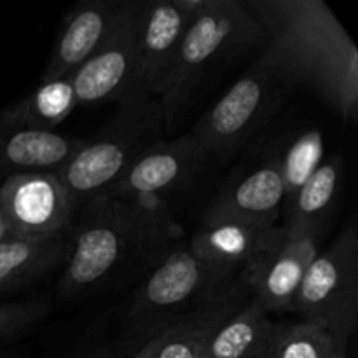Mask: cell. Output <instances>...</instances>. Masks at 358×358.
<instances>
[{
    "mask_svg": "<svg viewBox=\"0 0 358 358\" xmlns=\"http://www.w3.org/2000/svg\"><path fill=\"white\" fill-rule=\"evenodd\" d=\"M325 231H292L275 226L266 247L241 271L240 280L268 311H290L308 266Z\"/></svg>",
    "mask_w": 358,
    "mask_h": 358,
    "instance_id": "cell-9",
    "label": "cell"
},
{
    "mask_svg": "<svg viewBox=\"0 0 358 358\" xmlns=\"http://www.w3.org/2000/svg\"><path fill=\"white\" fill-rule=\"evenodd\" d=\"M45 299L24 303H0V343L10 341L37 325L48 315Z\"/></svg>",
    "mask_w": 358,
    "mask_h": 358,
    "instance_id": "cell-24",
    "label": "cell"
},
{
    "mask_svg": "<svg viewBox=\"0 0 358 358\" xmlns=\"http://www.w3.org/2000/svg\"><path fill=\"white\" fill-rule=\"evenodd\" d=\"M163 210L145 199L101 194L86 203L79 227L70 238V252L59 290L79 296L112 275L131 254L154 248L164 238Z\"/></svg>",
    "mask_w": 358,
    "mask_h": 358,
    "instance_id": "cell-2",
    "label": "cell"
},
{
    "mask_svg": "<svg viewBox=\"0 0 358 358\" xmlns=\"http://www.w3.org/2000/svg\"><path fill=\"white\" fill-rule=\"evenodd\" d=\"M70 252L66 233L51 236H10L0 241V294L30 285L55 269Z\"/></svg>",
    "mask_w": 358,
    "mask_h": 358,
    "instance_id": "cell-18",
    "label": "cell"
},
{
    "mask_svg": "<svg viewBox=\"0 0 358 358\" xmlns=\"http://www.w3.org/2000/svg\"><path fill=\"white\" fill-rule=\"evenodd\" d=\"M275 226L247 222V220H212L201 222V227L191 238L192 254L208 268L231 280L241 275L252 259L266 247Z\"/></svg>",
    "mask_w": 358,
    "mask_h": 358,
    "instance_id": "cell-15",
    "label": "cell"
},
{
    "mask_svg": "<svg viewBox=\"0 0 358 358\" xmlns=\"http://www.w3.org/2000/svg\"><path fill=\"white\" fill-rule=\"evenodd\" d=\"M77 105L72 77H65L42 83L34 93L3 108L0 119L37 131H55Z\"/></svg>",
    "mask_w": 358,
    "mask_h": 358,
    "instance_id": "cell-20",
    "label": "cell"
},
{
    "mask_svg": "<svg viewBox=\"0 0 358 358\" xmlns=\"http://www.w3.org/2000/svg\"><path fill=\"white\" fill-rule=\"evenodd\" d=\"M292 87L273 63L259 56L189 133L210 159H229L278 110Z\"/></svg>",
    "mask_w": 358,
    "mask_h": 358,
    "instance_id": "cell-6",
    "label": "cell"
},
{
    "mask_svg": "<svg viewBox=\"0 0 358 358\" xmlns=\"http://www.w3.org/2000/svg\"><path fill=\"white\" fill-rule=\"evenodd\" d=\"M192 17L182 0L140 2L135 100L159 96Z\"/></svg>",
    "mask_w": 358,
    "mask_h": 358,
    "instance_id": "cell-12",
    "label": "cell"
},
{
    "mask_svg": "<svg viewBox=\"0 0 358 358\" xmlns=\"http://www.w3.org/2000/svg\"><path fill=\"white\" fill-rule=\"evenodd\" d=\"M290 311L332 336L339 350L355 329L358 313V236L355 226L308 266Z\"/></svg>",
    "mask_w": 358,
    "mask_h": 358,
    "instance_id": "cell-7",
    "label": "cell"
},
{
    "mask_svg": "<svg viewBox=\"0 0 358 358\" xmlns=\"http://www.w3.org/2000/svg\"><path fill=\"white\" fill-rule=\"evenodd\" d=\"M336 353L345 352L339 350L329 332L318 325L299 322L275 324L262 358H331Z\"/></svg>",
    "mask_w": 358,
    "mask_h": 358,
    "instance_id": "cell-21",
    "label": "cell"
},
{
    "mask_svg": "<svg viewBox=\"0 0 358 358\" xmlns=\"http://www.w3.org/2000/svg\"><path fill=\"white\" fill-rule=\"evenodd\" d=\"M331 358H346L345 353H336V355H332Z\"/></svg>",
    "mask_w": 358,
    "mask_h": 358,
    "instance_id": "cell-28",
    "label": "cell"
},
{
    "mask_svg": "<svg viewBox=\"0 0 358 358\" xmlns=\"http://www.w3.org/2000/svg\"><path fill=\"white\" fill-rule=\"evenodd\" d=\"M264 31L240 0H208L185 30L173 65L157 96L166 131L175 128L203 84L254 48H262Z\"/></svg>",
    "mask_w": 358,
    "mask_h": 358,
    "instance_id": "cell-3",
    "label": "cell"
},
{
    "mask_svg": "<svg viewBox=\"0 0 358 358\" xmlns=\"http://www.w3.org/2000/svg\"><path fill=\"white\" fill-rule=\"evenodd\" d=\"M252 297L248 303L220 315L208 325L203 339L205 358H259L271 338L275 322Z\"/></svg>",
    "mask_w": 358,
    "mask_h": 358,
    "instance_id": "cell-17",
    "label": "cell"
},
{
    "mask_svg": "<svg viewBox=\"0 0 358 358\" xmlns=\"http://www.w3.org/2000/svg\"><path fill=\"white\" fill-rule=\"evenodd\" d=\"M164 133L166 126L157 98L126 101L55 173L77 208L110 191L147 150L164 140Z\"/></svg>",
    "mask_w": 358,
    "mask_h": 358,
    "instance_id": "cell-5",
    "label": "cell"
},
{
    "mask_svg": "<svg viewBox=\"0 0 358 358\" xmlns=\"http://www.w3.org/2000/svg\"><path fill=\"white\" fill-rule=\"evenodd\" d=\"M264 31L261 56L339 112L358 114V49L324 0H247Z\"/></svg>",
    "mask_w": 358,
    "mask_h": 358,
    "instance_id": "cell-1",
    "label": "cell"
},
{
    "mask_svg": "<svg viewBox=\"0 0 358 358\" xmlns=\"http://www.w3.org/2000/svg\"><path fill=\"white\" fill-rule=\"evenodd\" d=\"M229 282L199 261L189 247L173 248L136 292L129 327L142 338L143 346L166 329L215 317L240 303L238 289Z\"/></svg>",
    "mask_w": 358,
    "mask_h": 358,
    "instance_id": "cell-4",
    "label": "cell"
},
{
    "mask_svg": "<svg viewBox=\"0 0 358 358\" xmlns=\"http://www.w3.org/2000/svg\"><path fill=\"white\" fill-rule=\"evenodd\" d=\"M10 236H16L13 231V227H10L9 220L6 219V215H3V212L0 210V241L6 240V238H10Z\"/></svg>",
    "mask_w": 358,
    "mask_h": 358,
    "instance_id": "cell-25",
    "label": "cell"
},
{
    "mask_svg": "<svg viewBox=\"0 0 358 358\" xmlns=\"http://www.w3.org/2000/svg\"><path fill=\"white\" fill-rule=\"evenodd\" d=\"M86 358H115V357H114V353L110 352V350L100 348V350H96V352L91 353V355H87Z\"/></svg>",
    "mask_w": 358,
    "mask_h": 358,
    "instance_id": "cell-27",
    "label": "cell"
},
{
    "mask_svg": "<svg viewBox=\"0 0 358 358\" xmlns=\"http://www.w3.org/2000/svg\"><path fill=\"white\" fill-rule=\"evenodd\" d=\"M285 203L280 150L269 152L255 166L240 171L212 199L203 213V222L247 220L273 227Z\"/></svg>",
    "mask_w": 358,
    "mask_h": 358,
    "instance_id": "cell-13",
    "label": "cell"
},
{
    "mask_svg": "<svg viewBox=\"0 0 358 358\" xmlns=\"http://www.w3.org/2000/svg\"><path fill=\"white\" fill-rule=\"evenodd\" d=\"M208 159L210 156L191 133L173 140H161L105 194L121 199L163 198L166 192L191 182Z\"/></svg>",
    "mask_w": 358,
    "mask_h": 358,
    "instance_id": "cell-11",
    "label": "cell"
},
{
    "mask_svg": "<svg viewBox=\"0 0 358 358\" xmlns=\"http://www.w3.org/2000/svg\"><path fill=\"white\" fill-rule=\"evenodd\" d=\"M138 34L140 2L122 0L108 37L72 76L77 103L135 101Z\"/></svg>",
    "mask_w": 358,
    "mask_h": 358,
    "instance_id": "cell-8",
    "label": "cell"
},
{
    "mask_svg": "<svg viewBox=\"0 0 358 358\" xmlns=\"http://www.w3.org/2000/svg\"><path fill=\"white\" fill-rule=\"evenodd\" d=\"M240 304L241 303L233 304V306L217 313L215 317L206 318L203 322L178 325V327L166 329V331L156 334L150 341H147L152 348L154 358H205L203 339H205V332L208 325L213 324L220 315L240 306Z\"/></svg>",
    "mask_w": 358,
    "mask_h": 358,
    "instance_id": "cell-23",
    "label": "cell"
},
{
    "mask_svg": "<svg viewBox=\"0 0 358 358\" xmlns=\"http://www.w3.org/2000/svg\"><path fill=\"white\" fill-rule=\"evenodd\" d=\"M128 358H154L152 348H150L149 343H145V345H143L142 348L136 350V352L133 353V355H129Z\"/></svg>",
    "mask_w": 358,
    "mask_h": 358,
    "instance_id": "cell-26",
    "label": "cell"
},
{
    "mask_svg": "<svg viewBox=\"0 0 358 358\" xmlns=\"http://www.w3.org/2000/svg\"><path fill=\"white\" fill-rule=\"evenodd\" d=\"M346 161L341 154L329 157L306 184L283 205L287 229L325 231L345 185Z\"/></svg>",
    "mask_w": 358,
    "mask_h": 358,
    "instance_id": "cell-19",
    "label": "cell"
},
{
    "mask_svg": "<svg viewBox=\"0 0 358 358\" xmlns=\"http://www.w3.org/2000/svg\"><path fill=\"white\" fill-rule=\"evenodd\" d=\"M0 358H2V357H0Z\"/></svg>",
    "mask_w": 358,
    "mask_h": 358,
    "instance_id": "cell-30",
    "label": "cell"
},
{
    "mask_svg": "<svg viewBox=\"0 0 358 358\" xmlns=\"http://www.w3.org/2000/svg\"><path fill=\"white\" fill-rule=\"evenodd\" d=\"M0 210L16 236H51L69 233L76 206L55 171H38L3 180Z\"/></svg>",
    "mask_w": 358,
    "mask_h": 358,
    "instance_id": "cell-10",
    "label": "cell"
},
{
    "mask_svg": "<svg viewBox=\"0 0 358 358\" xmlns=\"http://www.w3.org/2000/svg\"><path fill=\"white\" fill-rule=\"evenodd\" d=\"M83 143L80 138L37 131L0 119V184L16 175L56 171Z\"/></svg>",
    "mask_w": 358,
    "mask_h": 358,
    "instance_id": "cell-16",
    "label": "cell"
},
{
    "mask_svg": "<svg viewBox=\"0 0 358 358\" xmlns=\"http://www.w3.org/2000/svg\"><path fill=\"white\" fill-rule=\"evenodd\" d=\"M122 0H90L66 14L42 83L72 77L108 37Z\"/></svg>",
    "mask_w": 358,
    "mask_h": 358,
    "instance_id": "cell-14",
    "label": "cell"
},
{
    "mask_svg": "<svg viewBox=\"0 0 358 358\" xmlns=\"http://www.w3.org/2000/svg\"><path fill=\"white\" fill-rule=\"evenodd\" d=\"M259 358H262V357H259Z\"/></svg>",
    "mask_w": 358,
    "mask_h": 358,
    "instance_id": "cell-29",
    "label": "cell"
},
{
    "mask_svg": "<svg viewBox=\"0 0 358 358\" xmlns=\"http://www.w3.org/2000/svg\"><path fill=\"white\" fill-rule=\"evenodd\" d=\"M324 135L318 128L301 133L285 150H280V173L285 189V201H289L320 168L324 163Z\"/></svg>",
    "mask_w": 358,
    "mask_h": 358,
    "instance_id": "cell-22",
    "label": "cell"
}]
</instances>
